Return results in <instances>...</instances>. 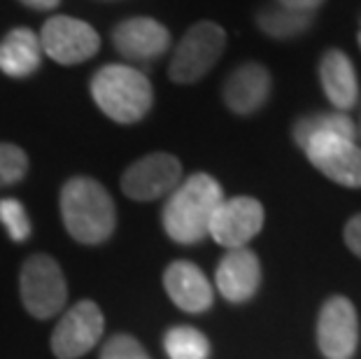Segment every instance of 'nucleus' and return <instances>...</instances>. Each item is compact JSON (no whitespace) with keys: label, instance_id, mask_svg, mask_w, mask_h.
<instances>
[{"label":"nucleus","instance_id":"393cba45","mask_svg":"<svg viewBox=\"0 0 361 359\" xmlns=\"http://www.w3.org/2000/svg\"><path fill=\"white\" fill-rule=\"evenodd\" d=\"M326 0H278V5L284 7V10H294V12H310L314 14V10H319Z\"/></svg>","mask_w":361,"mask_h":359},{"label":"nucleus","instance_id":"7ed1b4c3","mask_svg":"<svg viewBox=\"0 0 361 359\" xmlns=\"http://www.w3.org/2000/svg\"><path fill=\"white\" fill-rule=\"evenodd\" d=\"M91 96L105 117L117 124H135L152 110L154 91L147 75L124 63L103 66L91 78Z\"/></svg>","mask_w":361,"mask_h":359},{"label":"nucleus","instance_id":"6e6552de","mask_svg":"<svg viewBox=\"0 0 361 359\" xmlns=\"http://www.w3.org/2000/svg\"><path fill=\"white\" fill-rule=\"evenodd\" d=\"M105 317L94 301H80L61 317L51 334V353L59 359H80L101 341Z\"/></svg>","mask_w":361,"mask_h":359},{"label":"nucleus","instance_id":"9b49d317","mask_svg":"<svg viewBox=\"0 0 361 359\" xmlns=\"http://www.w3.org/2000/svg\"><path fill=\"white\" fill-rule=\"evenodd\" d=\"M359 343L357 310L345 296H334L319 310L317 346L326 359H350Z\"/></svg>","mask_w":361,"mask_h":359},{"label":"nucleus","instance_id":"4468645a","mask_svg":"<svg viewBox=\"0 0 361 359\" xmlns=\"http://www.w3.org/2000/svg\"><path fill=\"white\" fill-rule=\"evenodd\" d=\"M226 108L235 114H255L271 96V73L261 63H243L221 89Z\"/></svg>","mask_w":361,"mask_h":359},{"label":"nucleus","instance_id":"6ab92c4d","mask_svg":"<svg viewBox=\"0 0 361 359\" xmlns=\"http://www.w3.org/2000/svg\"><path fill=\"white\" fill-rule=\"evenodd\" d=\"M314 24V14L310 12H294L284 10V7H266L259 12L257 26L264 30L268 37L275 40H289V37L303 35Z\"/></svg>","mask_w":361,"mask_h":359},{"label":"nucleus","instance_id":"a211bd4d","mask_svg":"<svg viewBox=\"0 0 361 359\" xmlns=\"http://www.w3.org/2000/svg\"><path fill=\"white\" fill-rule=\"evenodd\" d=\"M322 133H334L341 135V138L355 140L357 135V126L345 112H317V114H308V117L298 119L294 124V140L298 147H305L312 135H322Z\"/></svg>","mask_w":361,"mask_h":359},{"label":"nucleus","instance_id":"f8f14e48","mask_svg":"<svg viewBox=\"0 0 361 359\" xmlns=\"http://www.w3.org/2000/svg\"><path fill=\"white\" fill-rule=\"evenodd\" d=\"M114 49L130 61L159 59L171 47V33L152 17H133L117 24L112 33Z\"/></svg>","mask_w":361,"mask_h":359},{"label":"nucleus","instance_id":"dca6fc26","mask_svg":"<svg viewBox=\"0 0 361 359\" xmlns=\"http://www.w3.org/2000/svg\"><path fill=\"white\" fill-rule=\"evenodd\" d=\"M319 82L326 98L338 110H350L357 105L359 80L350 56L341 49H329L319 61Z\"/></svg>","mask_w":361,"mask_h":359},{"label":"nucleus","instance_id":"5701e85b","mask_svg":"<svg viewBox=\"0 0 361 359\" xmlns=\"http://www.w3.org/2000/svg\"><path fill=\"white\" fill-rule=\"evenodd\" d=\"M101 359H152L140 341L128 334H117L103 346Z\"/></svg>","mask_w":361,"mask_h":359},{"label":"nucleus","instance_id":"f257e3e1","mask_svg":"<svg viewBox=\"0 0 361 359\" xmlns=\"http://www.w3.org/2000/svg\"><path fill=\"white\" fill-rule=\"evenodd\" d=\"M224 201L221 185L212 175L194 173L173 189L164 205V229L175 243H201L210 229V219Z\"/></svg>","mask_w":361,"mask_h":359},{"label":"nucleus","instance_id":"bb28decb","mask_svg":"<svg viewBox=\"0 0 361 359\" xmlns=\"http://www.w3.org/2000/svg\"><path fill=\"white\" fill-rule=\"evenodd\" d=\"M357 37H359V47H361V28H359V35Z\"/></svg>","mask_w":361,"mask_h":359},{"label":"nucleus","instance_id":"20e7f679","mask_svg":"<svg viewBox=\"0 0 361 359\" xmlns=\"http://www.w3.org/2000/svg\"><path fill=\"white\" fill-rule=\"evenodd\" d=\"M226 49V30L214 21H198L180 40L171 61V80L175 84H194L212 71Z\"/></svg>","mask_w":361,"mask_h":359},{"label":"nucleus","instance_id":"ddd939ff","mask_svg":"<svg viewBox=\"0 0 361 359\" xmlns=\"http://www.w3.org/2000/svg\"><path fill=\"white\" fill-rule=\"evenodd\" d=\"M261 285V264L247 248L228 250L217 266V289L226 301L245 303Z\"/></svg>","mask_w":361,"mask_h":359},{"label":"nucleus","instance_id":"412c9836","mask_svg":"<svg viewBox=\"0 0 361 359\" xmlns=\"http://www.w3.org/2000/svg\"><path fill=\"white\" fill-rule=\"evenodd\" d=\"M0 224L14 243H24L30 236V219L24 203L17 198H0Z\"/></svg>","mask_w":361,"mask_h":359},{"label":"nucleus","instance_id":"9d476101","mask_svg":"<svg viewBox=\"0 0 361 359\" xmlns=\"http://www.w3.org/2000/svg\"><path fill=\"white\" fill-rule=\"evenodd\" d=\"M264 226V205L252 196H235L221 201L210 219L207 233L224 248H243Z\"/></svg>","mask_w":361,"mask_h":359},{"label":"nucleus","instance_id":"a878e982","mask_svg":"<svg viewBox=\"0 0 361 359\" xmlns=\"http://www.w3.org/2000/svg\"><path fill=\"white\" fill-rule=\"evenodd\" d=\"M26 7H30V10H54L61 0H21Z\"/></svg>","mask_w":361,"mask_h":359},{"label":"nucleus","instance_id":"aec40b11","mask_svg":"<svg viewBox=\"0 0 361 359\" xmlns=\"http://www.w3.org/2000/svg\"><path fill=\"white\" fill-rule=\"evenodd\" d=\"M164 350L171 359H207L210 341L194 327H173L164 336Z\"/></svg>","mask_w":361,"mask_h":359},{"label":"nucleus","instance_id":"423d86ee","mask_svg":"<svg viewBox=\"0 0 361 359\" xmlns=\"http://www.w3.org/2000/svg\"><path fill=\"white\" fill-rule=\"evenodd\" d=\"M40 44L44 56L61 66H75L96 56V51L101 49V35L87 21L59 14L44 21Z\"/></svg>","mask_w":361,"mask_h":359},{"label":"nucleus","instance_id":"4be33fe9","mask_svg":"<svg viewBox=\"0 0 361 359\" xmlns=\"http://www.w3.org/2000/svg\"><path fill=\"white\" fill-rule=\"evenodd\" d=\"M28 171L26 152L10 142H0V187H10L24 180Z\"/></svg>","mask_w":361,"mask_h":359},{"label":"nucleus","instance_id":"0eeeda50","mask_svg":"<svg viewBox=\"0 0 361 359\" xmlns=\"http://www.w3.org/2000/svg\"><path fill=\"white\" fill-rule=\"evenodd\" d=\"M180 182V159L168 152H154L126 168L121 175V192L133 201H154V198L171 194Z\"/></svg>","mask_w":361,"mask_h":359},{"label":"nucleus","instance_id":"f3484780","mask_svg":"<svg viewBox=\"0 0 361 359\" xmlns=\"http://www.w3.org/2000/svg\"><path fill=\"white\" fill-rule=\"evenodd\" d=\"M40 35L30 28H14L0 42V71L7 78H28L40 68L42 61Z\"/></svg>","mask_w":361,"mask_h":359},{"label":"nucleus","instance_id":"39448f33","mask_svg":"<svg viewBox=\"0 0 361 359\" xmlns=\"http://www.w3.org/2000/svg\"><path fill=\"white\" fill-rule=\"evenodd\" d=\"M21 301L37 320L54 317L68 301V285L61 266L47 255L28 257L21 266Z\"/></svg>","mask_w":361,"mask_h":359},{"label":"nucleus","instance_id":"1a4fd4ad","mask_svg":"<svg viewBox=\"0 0 361 359\" xmlns=\"http://www.w3.org/2000/svg\"><path fill=\"white\" fill-rule=\"evenodd\" d=\"M303 150L310 164L319 173H324L329 180L352 189L361 187V150L355 140L334 133H322L312 135Z\"/></svg>","mask_w":361,"mask_h":359},{"label":"nucleus","instance_id":"b1692460","mask_svg":"<svg viewBox=\"0 0 361 359\" xmlns=\"http://www.w3.org/2000/svg\"><path fill=\"white\" fill-rule=\"evenodd\" d=\"M345 243H348V248L357 257H361V215L348 221V226H345Z\"/></svg>","mask_w":361,"mask_h":359},{"label":"nucleus","instance_id":"2eb2a0df","mask_svg":"<svg viewBox=\"0 0 361 359\" xmlns=\"http://www.w3.org/2000/svg\"><path fill=\"white\" fill-rule=\"evenodd\" d=\"M164 287L178 308L203 312L212 305V285L205 273L191 262H173L164 273Z\"/></svg>","mask_w":361,"mask_h":359},{"label":"nucleus","instance_id":"f03ea898","mask_svg":"<svg viewBox=\"0 0 361 359\" xmlns=\"http://www.w3.org/2000/svg\"><path fill=\"white\" fill-rule=\"evenodd\" d=\"M66 231L82 245H101L114 231L117 215L110 192L91 178H73L61 189Z\"/></svg>","mask_w":361,"mask_h":359}]
</instances>
